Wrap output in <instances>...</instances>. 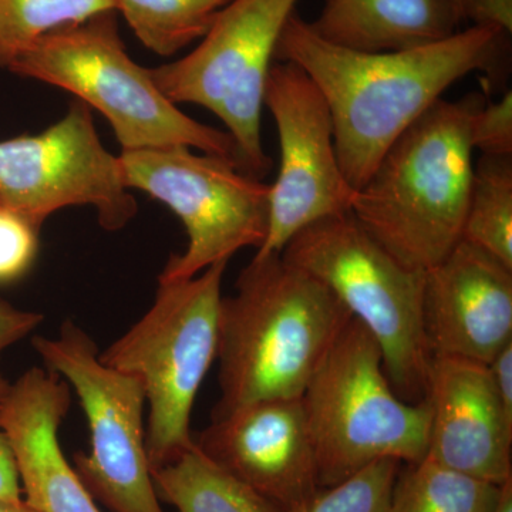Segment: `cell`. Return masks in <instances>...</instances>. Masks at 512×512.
I'll return each mask as SVG.
<instances>
[{
    "instance_id": "cell-26",
    "label": "cell",
    "mask_w": 512,
    "mask_h": 512,
    "mask_svg": "<svg viewBox=\"0 0 512 512\" xmlns=\"http://www.w3.org/2000/svg\"><path fill=\"white\" fill-rule=\"evenodd\" d=\"M461 20L473 23L477 28L512 33V0H460Z\"/></svg>"
},
{
    "instance_id": "cell-23",
    "label": "cell",
    "mask_w": 512,
    "mask_h": 512,
    "mask_svg": "<svg viewBox=\"0 0 512 512\" xmlns=\"http://www.w3.org/2000/svg\"><path fill=\"white\" fill-rule=\"evenodd\" d=\"M403 464L380 460L339 483L319 487L301 503L279 512H389L394 481Z\"/></svg>"
},
{
    "instance_id": "cell-2",
    "label": "cell",
    "mask_w": 512,
    "mask_h": 512,
    "mask_svg": "<svg viewBox=\"0 0 512 512\" xmlns=\"http://www.w3.org/2000/svg\"><path fill=\"white\" fill-rule=\"evenodd\" d=\"M352 318L318 279L281 254L254 256L222 298L212 419L245 404L299 399Z\"/></svg>"
},
{
    "instance_id": "cell-15",
    "label": "cell",
    "mask_w": 512,
    "mask_h": 512,
    "mask_svg": "<svg viewBox=\"0 0 512 512\" xmlns=\"http://www.w3.org/2000/svg\"><path fill=\"white\" fill-rule=\"evenodd\" d=\"M424 400L430 407L424 457L488 483L511 480L512 424L498 402L488 365L431 357Z\"/></svg>"
},
{
    "instance_id": "cell-25",
    "label": "cell",
    "mask_w": 512,
    "mask_h": 512,
    "mask_svg": "<svg viewBox=\"0 0 512 512\" xmlns=\"http://www.w3.org/2000/svg\"><path fill=\"white\" fill-rule=\"evenodd\" d=\"M474 150L484 156H512V93H504L494 103L481 104L470 123Z\"/></svg>"
},
{
    "instance_id": "cell-28",
    "label": "cell",
    "mask_w": 512,
    "mask_h": 512,
    "mask_svg": "<svg viewBox=\"0 0 512 512\" xmlns=\"http://www.w3.org/2000/svg\"><path fill=\"white\" fill-rule=\"evenodd\" d=\"M10 383L0 375V407L3 399L8 393ZM22 485L18 466H16L15 456L9 441L0 429V501H9V503H19L22 501Z\"/></svg>"
},
{
    "instance_id": "cell-27",
    "label": "cell",
    "mask_w": 512,
    "mask_h": 512,
    "mask_svg": "<svg viewBox=\"0 0 512 512\" xmlns=\"http://www.w3.org/2000/svg\"><path fill=\"white\" fill-rule=\"evenodd\" d=\"M42 322L40 313L25 311L0 298V356L20 340L28 338Z\"/></svg>"
},
{
    "instance_id": "cell-32",
    "label": "cell",
    "mask_w": 512,
    "mask_h": 512,
    "mask_svg": "<svg viewBox=\"0 0 512 512\" xmlns=\"http://www.w3.org/2000/svg\"><path fill=\"white\" fill-rule=\"evenodd\" d=\"M454 3H456L457 8H458V3H460V0H454ZM458 10H460V9H458Z\"/></svg>"
},
{
    "instance_id": "cell-17",
    "label": "cell",
    "mask_w": 512,
    "mask_h": 512,
    "mask_svg": "<svg viewBox=\"0 0 512 512\" xmlns=\"http://www.w3.org/2000/svg\"><path fill=\"white\" fill-rule=\"evenodd\" d=\"M461 23L454 0H323L309 26L330 45L380 53L440 42Z\"/></svg>"
},
{
    "instance_id": "cell-21",
    "label": "cell",
    "mask_w": 512,
    "mask_h": 512,
    "mask_svg": "<svg viewBox=\"0 0 512 512\" xmlns=\"http://www.w3.org/2000/svg\"><path fill=\"white\" fill-rule=\"evenodd\" d=\"M231 0H114L137 39L158 56H173L204 37Z\"/></svg>"
},
{
    "instance_id": "cell-4",
    "label": "cell",
    "mask_w": 512,
    "mask_h": 512,
    "mask_svg": "<svg viewBox=\"0 0 512 512\" xmlns=\"http://www.w3.org/2000/svg\"><path fill=\"white\" fill-rule=\"evenodd\" d=\"M8 70L66 90L99 111L123 151L185 146L231 158L241 168L227 131L188 117L158 89L148 69L131 59L114 10L47 33Z\"/></svg>"
},
{
    "instance_id": "cell-30",
    "label": "cell",
    "mask_w": 512,
    "mask_h": 512,
    "mask_svg": "<svg viewBox=\"0 0 512 512\" xmlns=\"http://www.w3.org/2000/svg\"><path fill=\"white\" fill-rule=\"evenodd\" d=\"M494 512H512V478L501 487L500 500Z\"/></svg>"
},
{
    "instance_id": "cell-14",
    "label": "cell",
    "mask_w": 512,
    "mask_h": 512,
    "mask_svg": "<svg viewBox=\"0 0 512 512\" xmlns=\"http://www.w3.org/2000/svg\"><path fill=\"white\" fill-rule=\"evenodd\" d=\"M423 325L431 357L488 365L512 340V269L460 241L426 271Z\"/></svg>"
},
{
    "instance_id": "cell-10",
    "label": "cell",
    "mask_w": 512,
    "mask_h": 512,
    "mask_svg": "<svg viewBox=\"0 0 512 512\" xmlns=\"http://www.w3.org/2000/svg\"><path fill=\"white\" fill-rule=\"evenodd\" d=\"M33 348L82 403L90 451L76 454L73 468L84 488L113 512H164L148 461L141 383L104 365L96 343L72 320L55 338L37 336Z\"/></svg>"
},
{
    "instance_id": "cell-13",
    "label": "cell",
    "mask_w": 512,
    "mask_h": 512,
    "mask_svg": "<svg viewBox=\"0 0 512 512\" xmlns=\"http://www.w3.org/2000/svg\"><path fill=\"white\" fill-rule=\"evenodd\" d=\"M195 444L279 510L301 503L319 488L301 397L259 400L215 417Z\"/></svg>"
},
{
    "instance_id": "cell-20",
    "label": "cell",
    "mask_w": 512,
    "mask_h": 512,
    "mask_svg": "<svg viewBox=\"0 0 512 512\" xmlns=\"http://www.w3.org/2000/svg\"><path fill=\"white\" fill-rule=\"evenodd\" d=\"M461 241L512 269V156H484L474 167Z\"/></svg>"
},
{
    "instance_id": "cell-3",
    "label": "cell",
    "mask_w": 512,
    "mask_h": 512,
    "mask_svg": "<svg viewBox=\"0 0 512 512\" xmlns=\"http://www.w3.org/2000/svg\"><path fill=\"white\" fill-rule=\"evenodd\" d=\"M477 94L440 99L397 138L353 195L352 212L403 264L429 271L461 241L473 181Z\"/></svg>"
},
{
    "instance_id": "cell-22",
    "label": "cell",
    "mask_w": 512,
    "mask_h": 512,
    "mask_svg": "<svg viewBox=\"0 0 512 512\" xmlns=\"http://www.w3.org/2000/svg\"><path fill=\"white\" fill-rule=\"evenodd\" d=\"M111 10L114 0H0V67L47 33Z\"/></svg>"
},
{
    "instance_id": "cell-5",
    "label": "cell",
    "mask_w": 512,
    "mask_h": 512,
    "mask_svg": "<svg viewBox=\"0 0 512 512\" xmlns=\"http://www.w3.org/2000/svg\"><path fill=\"white\" fill-rule=\"evenodd\" d=\"M318 466L319 487L380 460L417 463L427 453L430 407L394 392L382 350L350 318L301 396Z\"/></svg>"
},
{
    "instance_id": "cell-7",
    "label": "cell",
    "mask_w": 512,
    "mask_h": 512,
    "mask_svg": "<svg viewBox=\"0 0 512 512\" xmlns=\"http://www.w3.org/2000/svg\"><path fill=\"white\" fill-rule=\"evenodd\" d=\"M218 262L183 281H158L153 306L99 357L133 376L148 406L146 447L151 471L194 446L190 424L201 384L217 360L222 279Z\"/></svg>"
},
{
    "instance_id": "cell-9",
    "label": "cell",
    "mask_w": 512,
    "mask_h": 512,
    "mask_svg": "<svg viewBox=\"0 0 512 512\" xmlns=\"http://www.w3.org/2000/svg\"><path fill=\"white\" fill-rule=\"evenodd\" d=\"M124 181L163 202L183 222L188 245L171 256L158 281L194 278L268 234L271 184L251 177L234 160L170 146L121 151Z\"/></svg>"
},
{
    "instance_id": "cell-24",
    "label": "cell",
    "mask_w": 512,
    "mask_h": 512,
    "mask_svg": "<svg viewBox=\"0 0 512 512\" xmlns=\"http://www.w3.org/2000/svg\"><path fill=\"white\" fill-rule=\"evenodd\" d=\"M39 231L0 205V285L18 281L35 262Z\"/></svg>"
},
{
    "instance_id": "cell-6",
    "label": "cell",
    "mask_w": 512,
    "mask_h": 512,
    "mask_svg": "<svg viewBox=\"0 0 512 512\" xmlns=\"http://www.w3.org/2000/svg\"><path fill=\"white\" fill-rule=\"evenodd\" d=\"M281 255L325 285L375 338L394 392L421 402L431 360L423 325L426 272L403 264L352 212L303 228Z\"/></svg>"
},
{
    "instance_id": "cell-29",
    "label": "cell",
    "mask_w": 512,
    "mask_h": 512,
    "mask_svg": "<svg viewBox=\"0 0 512 512\" xmlns=\"http://www.w3.org/2000/svg\"><path fill=\"white\" fill-rule=\"evenodd\" d=\"M488 369L505 419L512 424V340L488 363Z\"/></svg>"
},
{
    "instance_id": "cell-31",
    "label": "cell",
    "mask_w": 512,
    "mask_h": 512,
    "mask_svg": "<svg viewBox=\"0 0 512 512\" xmlns=\"http://www.w3.org/2000/svg\"><path fill=\"white\" fill-rule=\"evenodd\" d=\"M0 512H40L25 500L19 503H9V501H0Z\"/></svg>"
},
{
    "instance_id": "cell-18",
    "label": "cell",
    "mask_w": 512,
    "mask_h": 512,
    "mask_svg": "<svg viewBox=\"0 0 512 512\" xmlns=\"http://www.w3.org/2000/svg\"><path fill=\"white\" fill-rule=\"evenodd\" d=\"M160 501L178 512H279V508L205 456L197 444L153 470Z\"/></svg>"
},
{
    "instance_id": "cell-16",
    "label": "cell",
    "mask_w": 512,
    "mask_h": 512,
    "mask_svg": "<svg viewBox=\"0 0 512 512\" xmlns=\"http://www.w3.org/2000/svg\"><path fill=\"white\" fill-rule=\"evenodd\" d=\"M69 384L42 367L26 370L0 407V429L18 466L23 500L40 512H100L63 454L59 429Z\"/></svg>"
},
{
    "instance_id": "cell-1",
    "label": "cell",
    "mask_w": 512,
    "mask_h": 512,
    "mask_svg": "<svg viewBox=\"0 0 512 512\" xmlns=\"http://www.w3.org/2000/svg\"><path fill=\"white\" fill-rule=\"evenodd\" d=\"M510 37L470 26L447 39L396 52L366 53L330 45L293 13L275 59L301 67L328 104L338 160L359 190L384 153L441 94L471 73H507Z\"/></svg>"
},
{
    "instance_id": "cell-8",
    "label": "cell",
    "mask_w": 512,
    "mask_h": 512,
    "mask_svg": "<svg viewBox=\"0 0 512 512\" xmlns=\"http://www.w3.org/2000/svg\"><path fill=\"white\" fill-rule=\"evenodd\" d=\"M299 0H231L192 52L148 69L173 103L210 110L238 148L241 170L262 180L271 168L261 138L265 84L276 46Z\"/></svg>"
},
{
    "instance_id": "cell-11",
    "label": "cell",
    "mask_w": 512,
    "mask_h": 512,
    "mask_svg": "<svg viewBox=\"0 0 512 512\" xmlns=\"http://www.w3.org/2000/svg\"><path fill=\"white\" fill-rule=\"evenodd\" d=\"M0 205L36 231L67 207L94 208L107 231L126 227L138 211L120 157L103 146L80 100L42 133L0 141Z\"/></svg>"
},
{
    "instance_id": "cell-19",
    "label": "cell",
    "mask_w": 512,
    "mask_h": 512,
    "mask_svg": "<svg viewBox=\"0 0 512 512\" xmlns=\"http://www.w3.org/2000/svg\"><path fill=\"white\" fill-rule=\"evenodd\" d=\"M501 487L424 457L400 467L389 512H494Z\"/></svg>"
},
{
    "instance_id": "cell-12",
    "label": "cell",
    "mask_w": 512,
    "mask_h": 512,
    "mask_svg": "<svg viewBox=\"0 0 512 512\" xmlns=\"http://www.w3.org/2000/svg\"><path fill=\"white\" fill-rule=\"evenodd\" d=\"M264 106L274 117L281 164L269 191L268 234L256 256L281 254L303 228L350 212L355 195L340 168L328 104L301 67L272 64Z\"/></svg>"
}]
</instances>
